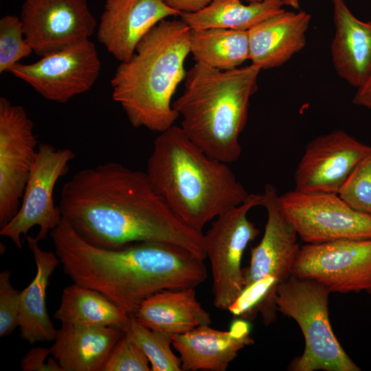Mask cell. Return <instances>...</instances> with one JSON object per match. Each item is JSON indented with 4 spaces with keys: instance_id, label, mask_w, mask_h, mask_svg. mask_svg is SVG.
<instances>
[{
    "instance_id": "cell-1",
    "label": "cell",
    "mask_w": 371,
    "mask_h": 371,
    "mask_svg": "<svg viewBox=\"0 0 371 371\" xmlns=\"http://www.w3.org/2000/svg\"><path fill=\"white\" fill-rule=\"evenodd\" d=\"M58 207L76 232L95 246L166 243L206 258L203 232L175 214L146 172L117 162L82 169L63 185Z\"/></svg>"
},
{
    "instance_id": "cell-2",
    "label": "cell",
    "mask_w": 371,
    "mask_h": 371,
    "mask_svg": "<svg viewBox=\"0 0 371 371\" xmlns=\"http://www.w3.org/2000/svg\"><path fill=\"white\" fill-rule=\"evenodd\" d=\"M49 235L65 274L102 293L130 316L153 294L195 288L207 277L204 260L176 245L139 242L100 247L79 236L64 218Z\"/></svg>"
},
{
    "instance_id": "cell-3",
    "label": "cell",
    "mask_w": 371,
    "mask_h": 371,
    "mask_svg": "<svg viewBox=\"0 0 371 371\" xmlns=\"http://www.w3.org/2000/svg\"><path fill=\"white\" fill-rule=\"evenodd\" d=\"M146 173L175 214L201 232L249 195L228 164L207 156L175 125L155 139Z\"/></svg>"
},
{
    "instance_id": "cell-4",
    "label": "cell",
    "mask_w": 371,
    "mask_h": 371,
    "mask_svg": "<svg viewBox=\"0 0 371 371\" xmlns=\"http://www.w3.org/2000/svg\"><path fill=\"white\" fill-rule=\"evenodd\" d=\"M191 29L181 19H164L139 41L131 58L117 66L112 98L131 125L161 133L179 117L172 97L185 79Z\"/></svg>"
},
{
    "instance_id": "cell-5",
    "label": "cell",
    "mask_w": 371,
    "mask_h": 371,
    "mask_svg": "<svg viewBox=\"0 0 371 371\" xmlns=\"http://www.w3.org/2000/svg\"><path fill=\"white\" fill-rule=\"evenodd\" d=\"M260 70L251 64L223 71L196 62L187 71L184 91L172 106L182 117L183 132L210 157L228 164L240 158L239 137Z\"/></svg>"
},
{
    "instance_id": "cell-6",
    "label": "cell",
    "mask_w": 371,
    "mask_h": 371,
    "mask_svg": "<svg viewBox=\"0 0 371 371\" xmlns=\"http://www.w3.org/2000/svg\"><path fill=\"white\" fill-rule=\"evenodd\" d=\"M331 292L309 279L291 275L277 288V311L293 318L305 341L303 354L293 359L292 371H360L336 338L328 316Z\"/></svg>"
},
{
    "instance_id": "cell-7",
    "label": "cell",
    "mask_w": 371,
    "mask_h": 371,
    "mask_svg": "<svg viewBox=\"0 0 371 371\" xmlns=\"http://www.w3.org/2000/svg\"><path fill=\"white\" fill-rule=\"evenodd\" d=\"M262 194H249L243 203L214 218L203 234L212 275L213 303L217 308L227 310L244 289L243 254L260 233L247 214L251 208L262 205Z\"/></svg>"
},
{
    "instance_id": "cell-8",
    "label": "cell",
    "mask_w": 371,
    "mask_h": 371,
    "mask_svg": "<svg viewBox=\"0 0 371 371\" xmlns=\"http://www.w3.org/2000/svg\"><path fill=\"white\" fill-rule=\"evenodd\" d=\"M278 204L306 243L371 239V215L355 210L339 194L293 190L278 195Z\"/></svg>"
},
{
    "instance_id": "cell-9",
    "label": "cell",
    "mask_w": 371,
    "mask_h": 371,
    "mask_svg": "<svg viewBox=\"0 0 371 371\" xmlns=\"http://www.w3.org/2000/svg\"><path fill=\"white\" fill-rule=\"evenodd\" d=\"M75 157L69 148H56L48 144H40L17 213L3 227L0 234L9 238L19 249L21 237L34 226L39 230L36 240L45 239L62 221L59 207L54 201V190L58 179L69 170Z\"/></svg>"
},
{
    "instance_id": "cell-10",
    "label": "cell",
    "mask_w": 371,
    "mask_h": 371,
    "mask_svg": "<svg viewBox=\"0 0 371 371\" xmlns=\"http://www.w3.org/2000/svg\"><path fill=\"white\" fill-rule=\"evenodd\" d=\"M291 275L314 280L330 292L371 294V239L306 243Z\"/></svg>"
},
{
    "instance_id": "cell-11",
    "label": "cell",
    "mask_w": 371,
    "mask_h": 371,
    "mask_svg": "<svg viewBox=\"0 0 371 371\" xmlns=\"http://www.w3.org/2000/svg\"><path fill=\"white\" fill-rule=\"evenodd\" d=\"M24 108L0 98V227L17 213L38 150Z\"/></svg>"
},
{
    "instance_id": "cell-12",
    "label": "cell",
    "mask_w": 371,
    "mask_h": 371,
    "mask_svg": "<svg viewBox=\"0 0 371 371\" xmlns=\"http://www.w3.org/2000/svg\"><path fill=\"white\" fill-rule=\"evenodd\" d=\"M101 63L89 39L33 63H16L11 73L49 101L65 103L89 91L98 78Z\"/></svg>"
},
{
    "instance_id": "cell-13",
    "label": "cell",
    "mask_w": 371,
    "mask_h": 371,
    "mask_svg": "<svg viewBox=\"0 0 371 371\" xmlns=\"http://www.w3.org/2000/svg\"><path fill=\"white\" fill-rule=\"evenodd\" d=\"M21 19L25 38L41 57L89 39L97 26L87 0H24Z\"/></svg>"
},
{
    "instance_id": "cell-14",
    "label": "cell",
    "mask_w": 371,
    "mask_h": 371,
    "mask_svg": "<svg viewBox=\"0 0 371 371\" xmlns=\"http://www.w3.org/2000/svg\"><path fill=\"white\" fill-rule=\"evenodd\" d=\"M343 130L317 136L306 146L294 173L295 190L339 194L357 163L370 150Z\"/></svg>"
},
{
    "instance_id": "cell-15",
    "label": "cell",
    "mask_w": 371,
    "mask_h": 371,
    "mask_svg": "<svg viewBox=\"0 0 371 371\" xmlns=\"http://www.w3.org/2000/svg\"><path fill=\"white\" fill-rule=\"evenodd\" d=\"M180 14L164 0H106L98 39L116 60L126 62L151 28L164 19Z\"/></svg>"
},
{
    "instance_id": "cell-16",
    "label": "cell",
    "mask_w": 371,
    "mask_h": 371,
    "mask_svg": "<svg viewBox=\"0 0 371 371\" xmlns=\"http://www.w3.org/2000/svg\"><path fill=\"white\" fill-rule=\"evenodd\" d=\"M262 194L267 220L262 239L251 249L249 265L243 269L244 289L267 276L280 283L286 280L300 248L295 229L278 207L276 187L267 183Z\"/></svg>"
},
{
    "instance_id": "cell-17",
    "label": "cell",
    "mask_w": 371,
    "mask_h": 371,
    "mask_svg": "<svg viewBox=\"0 0 371 371\" xmlns=\"http://www.w3.org/2000/svg\"><path fill=\"white\" fill-rule=\"evenodd\" d=\"M253 343L250 326L243 318L235 319L227 331L204 325L172 335L184 371H225L238 352Z\"/></svg>"
},
{
    "instance_id": "cell-18",
    "label": "cell",
    "mask_w": 371,
    "mask_h": 371,
    "mask_svg": "<svg viewBox=\"0 0 371 371\" xmlns=\"http://www.w3.org/2000/svg\"><path fill=\"white\" fill-rule=\"evenodd\" d=\"M311 14L301 10L281 12L248 30L249 59L260 69L279 67L302 50Z\"/></svg>"
},
{
    "instance_id": "cell-19",
    "label": "cell",
    "mask_w": 371,
    "mask_h": 371,
    "mask_svg": "<svg viewBox=\"0 0 371 371\" xmlns=\"http://www.w3.org/2000/svg\"><path fill=\"white\" fill-rule=\"evenodd\" d=\"M333 5L335 34L331 56L337 74L359 87L371 73V21L358 19L345 0H330Z\"/></svg>"
},
{
    "instance_id": "cell-20",
    "label": "cell",
    "mask_w": 371,
    "mask_h": 371,
    "mask_svg": "<svg viewBox=\"0 0 371 371\" xmlns=\"http://www.w3.org/2000/svg\"><path fill=\"white\" fill-rule=\"evenodd\" d=\"M124 333L115 327L61 324L50 352L63 371H101Z\"/></svg>"
},
{
    "instance_id": "cell-21",
    "label": "cell",
    "mask_w": 371,
    "mask_h": 371,
    "mask_svg": "<svg viewBox=\"0 0 371 371\" xmlns=\"http://www.w3.org/2000/svg\"><path fill=\"white\" fill-rule=\"evenodd\" d=\"M25 239L34 256L36 273L29 285L21 291L20 336L31 344L50 342L55 339L57 330L47 312L46 291L49 278L60 262L56 253L41 249L36 237L28 235Z\"/></svg>"
},
{
    "instance_id": "cell-22",
    "label": "cell",
    "mask_w": 371,
    "mask_h": 371,
    "mask_svg": "<svg viewBox=\"0 0 371 371\" xmlns=\"http://www.w3.org/2000/svg\"><path fill=\"white\" fill-rule=\"evenodd\" d=\"M133 317L150 329L171 335L212 324L192 287L157 292L140 304Z\"/></svg>"
},
{
    "instance_id": "cell-23",
    "label": "cell",
    "mask_w": 371,
    "mask_h": 371,
    "mask_svg": "<svg viewBox=\"0 0 371 371\" xmlns=\"http://www.w3.org/2000/svg\"><path fill=\"white\" fill-rule=\"evenodd\" d=\"M54 317L61 324L126 330L131 316L107 297L74 282L65 287Z\"/></svg>"
},
{
    "instance_id": "cell-24",
    "label": "cell",
    "mask_w": 371,
    "mask_h": 371,
    "mask_svg": "<svg viewBox=\"0 0 371 371\" xmlns=\"http://www.w3.org/2000/svg\"><path fill=\"white\" fill-rule=\"evenodd\" d=\"M281 0H263L244 5L240 0H214L203 10L179 16L191 30L225 28L247 31L281 12Z\"/></svg>"
},
{
    "instance_id": "cell-25",
    "label": "cell",
    "mask_w": 371,
    "mask_h": 371,
    "mask_svg": "<svg viewBox=\"0 0 371 371\" xmlns=\"http://www.w3.org/2000/svg\"><path fill=\"white\" fill-rule=\"evenodd\" d=\"M190 52L197 63L219 70L237 68L249 59L248 30H191Z\"/></svg>"
},
{
    "instance_id": "cell-26",
    "label": "cell",
    "mask_w": 371,
    "mask_h": 371,
    "mask_svg": "<svg viewBox=\"0 0 371 371\" xmlns=\"http://www.w3.org/2000/svg\"><path fill=\"white\" fill-rule=\"evenodd\" d=\"M147 357L152 371H181V361L172 352V335L150 329L131 316L124 331Z\"/></svg>"
},
{
    "instance_id": "cell-27",
    "label": "cell",
    "mask_w": 371,
    "mask_h": 371,
    "mask_svg": "<svg viewBox=\"0 0 371 371\" xmlns=\"http://www.w3.org/2000/svg\"><path fill=\"white\" fill-rule=\"evenodd\" d=\"M33 49L25 38L21 18L6 14L0 19V73L10 72Z\"/></svg>"
},
{
    "instance_id": "cell-28",
    "label": "cell",
    "mask_w": 371,
    "mask_h": 371,
    "mask_svg": "<svg viewBox=\"0 0 371 371\" xmlns=\"http://www.w3.org/2000/svg\"><path fill=\"white\" fill-rule=\"evenodd\" d=\"M339 196L355 210L371 215V149L353 168Z\"/></svg>"
},
{
    "instance_id": "cell-29",
    "label": "cell",
    "mask_w": 371,
    "mask_h": 371,
    "mask_svg": "<svg viewBox=\"0 0 371 371\" xmlns=\"http://www.w3.org/2000/svg\"><path fill=\"white\" fill-rule=\"evenodd\" d=\"M149 361L137 345L124 333L101 371H150Z\"/></svg>"
},
{
    "instance_id": "cell-30",
    "label": "cell",
    "mask_w": 371,
    "mask_h": 371,
    "mask_svg": "<svg viewBox=\"0 0 371 371\" xmlns=\"http://www.w3.org/2000/svg\"><path fill=\"white\" fill-rule=\"evenodd\" d=\"M10 271L0 273V337L9 336L19 326L21 291L10 282Z\"/></svg>"
},
{
    "instance_id": "cell-31",
    "label": "cell",
    "mask_w": 371,
    "mask_h": 371,
    "mask_svg": "<svg viewBox=\"0 0 371 371\" xmlns=\"http://www.w3.org/2000/svg\"><path fill=\"white\" fill-rule=\"evenodd\" d=\"M49 354L50 348H33L22 359L21 368L23 371H63L54 357L46 361Z\"/></svg>"
},
{
    "instance_id": "cell-32",
    "label": "cell",
    "mask_w": 371,
    "mask_h": 371,
    "mask_svg": "<svg viewBox=\"0 0 371 371\" xmlns=\"http://www.w3.org/2000/svg\"><path fill=\"white\" fill-rule=\"evenodd\" d=\"M171 8L181 13L199 12L207 6L214 0H164Z\"/></svg>"
},
{
    "instance_id": "cell-33",
    "label": "cell",
    "mask_w": 371,
    "mask_h": 371,
    "mask_svg": "<svg viewBox=\"0 0 371 371\" xmlns=\"http://www.w3.org/2000/svg\"><path fill=\"white\" fill-rule=\"evenodd\" d=\"M352 102L371 110V73L366 81L357 87Z\"/></svg>"
},
{
    "instance_id": "cell-34",
    "label": "cell",
    "mask_w": 371,
    "mask_h": 371,
    "mask_svg": "<svg viewBox=\"0 0 371 371\" xmlns=\"http://www.w3.org/2000/svg\"><path fill=\"white\" fill-rule=\"evenodd\" d=\"M284 5H286L288 6H290L294 9H299L300 8V0H281Z\"/></svg>"
},
{
    "instance_id": "cell-35",
    "label": "cell",
    "mask_w": 371,
    "mask_h": 371,
    "mask_svg": "<svg viewBox=\"0 0 371 371\" xmlns=\"http://www.w3.org/2000/svg\"><path fill=\"white\" fill-rule=\"evenodd\" d=\"M246 1H248L249 2H259V1H262L263 0H246Z\"/></svg>"
}]
</instances>
